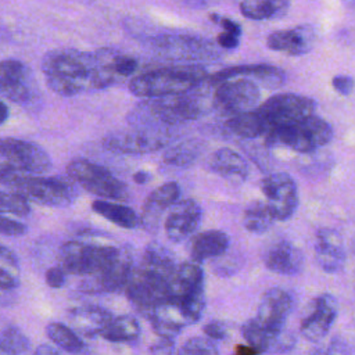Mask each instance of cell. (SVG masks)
Masks as SVG:
<instances>
[{"label":"cell","mask_w":355,"mask_h":355,"mask_svg":"<svg viewBox=\"0 0 355 355\" xmlns=\"http://www.w3.org/2000/svg\"><path fill=\"white\" fill-rule=\"evenodd\" d=\"M176 355H219V349L214 340L198 336L189 338Z\"/></svg>","instance_id":"obj_39"},{"label":"cell","mask_w":355,"mask_h":355,"mask_svg":"<svg viewBox=\"0 0 355 355\" xmlns=\"http://www.w3.org/2000/svg\"><path fill=\"white\" fill-rule=\"evenodd\" d=\"M150 173L148 172H146V171H137L135 175H133V180L136 182V183H139V184H144V183H147L148 180H150Z\"/></svg>","instance_id":"obj_50"},{"label":"cell","mask_w":355,"mask_h":355,"mask_svg":"<svg viewBox=\"0 0 355 355\" xmlns=\"http://www.w3.org/2000/svg\"><path fill=\"white\" fill-rule=\"evenodd\" d=\"M208 79L201 65H176L153 69L136 75L129 82V90L137 97L161 98L191 92Z\"/></svg>","instance_id":"obj_2"},{"label":"cell","mask_w":355,"mask_h":355,"mask_svg":"<svg viewBox=\"0 0 355 355\" xmlns=\"http://www.w3.org/2000/svg\"><path fill=\"white\" fill-rule=\"evenodd\" d=\"M275 216L265 201L255 200L247 205L243 215L244 227L255 234L268 232L275 223Z\"/></svg>","instance_id":"obj_33"},{"label":"cell","mask_w":355,"mask_h":355,"mask_svg":"<svg viewBox=\"0 0 355 355\" xmlns=\"http://www.w3.org/2000/svg\"><path fill=\"white\" fill-rule=\"evenodd\" d=\"M35 80L31 69L19 60L0 61V94L17 104H28L35 96Z\"/></svg>","instance_id":"obj_15"},{"label":"cell","mask_w":355,"mask_h":355,"mask_svg":"<svg viewBox=\"0 0 355 355\" xmlns=\"http://www.w3.org/2000/svg\"><path fill=\"white\" fill-rule=\"evenodd\" d=\"M8 114H10V111H8V107L6 105V103L0 101V125H1V123H4V122L7 121V118H8Z\"/></svg>","instance_id":"obj_51"},{"label":"cell","mask_w":355,"mask_h":355,"mask_svg":"<svg viewBox=\"0 0 355 355\" xmlns=\"http://www.w3.org/2000/svg\"><path fill=\"white\" fill-rule=\"evenodd\" d=\"M141 263L158 270L166 276H172L175 269H176V261L173 254L164 245L158 244V243H150L143 252L141 257Z\"/></svg>","instance_id":"obj_35"},{"label":"cell","mask_w":355,"mask_h":355,"mask_svg":"<svg viewBox=\"0 0 355 355\" xmlns=\"http://www.w3.org/2000/svg\"><path fill=\"white\" fill-rule=\"evenodd\" d=\"M0 355H15V354L11 352V351H8L6 347H3V345L0 344Z\"/></svg>","instance_id":"obj_53"},{"label":"cell","mask_w":355,"mask_h":355,"mask_svg":"<svg viewBox=\"0 0 355 355\" xmlns=\"http://www.w3.org/2000/svg\"><path fill=\"white\" fill-rule=\"evenodd\" d=\"M100 336L111 343L135 341L140 336V324L133 316L121 315L112 318Z\"/></svg>","instance_id":"obj_32"},{"label":"cell","mask_w":355,"mask_h":355,"mask_svg":"<svg viewBox=\"0 0 355 355\" xmlns=\"http://www.w3.org/2000/svg\"><path fill=\"white\" fill-rule=\"evenodd\" d=\"M258 354L259 352L254 347H251L248 344L239 345V347H236V351H234V355H258Z\"/></svg>","instance_id":"obj_49"},{"label":"cell","mask_w":355,"mask_h":355,"mask_svg":"<svg viewBox=\"0 0 355 355\" xmlns=\"http://www.w3.org/2000/svg\"><path fill=\"white\" fill-rule=\"evenodd\" d=\"M175 343L173 338L159 337L150 348L151 355H173Z\"/></svg>","instance_id":"obj_44"},{"label":"cell","mask_w":355,"mask_h":355,"mask_svg":"<svg viewBox=\"0 0 355 355\" xmlns=\"http://www.w3.org/2000/svg\"><path fill=\"white\" fill-rule=\"evenodd\" d=\"M259 87L250 79L236 78L216 85L212 105L220 114L234 116L258 108Z\"/></svg>","instance_id":"obj_11"},{"label":"cell","mask_w":355,"mask_h":355,"mask_svg":"<svg viewBox=\"0 0 355 355\" xmlns=\"http://www.w3.org/2000/svg\"><path fill=\"white\" fill-rule=\"evenodd\" d=\"M196 151L197 150L193 143H180L168 150L164 155V159L168 164L183 166L196 158Z\"/></svg>","instance_id":"obj_40"},{"label":"cell","mask_w":355,"mask_h":355,"mask_svg":"<svg viewBox=\"0 0 355 355\" xmlns=\"http://www.w3.org/2000/svg\"><path fill=\"white\" fill-rule=\"evenodd\" d=\"M218 44L222 47V49H226V50H233L239 46V42H240V35L237 33H233V32H227V31H223L222 33L218 35V39H216Z\"/></svg>","instance_id":"obj_46"},{"label":"cell","mask_w":355,"mask_h":355,"mask_svg":"<svg viewBox=\"0 0 355 355\" xmlns=\"http://www.w3.org/2000/svg\"><path fill=\"white\" fill-rule=\"evenodd\" d=\"M236 78H244L250 79L254 83H261L265 87H277L282 86L286 80V76L282 69L268 65V64H251V65H236L230 68H225L215 75H212L209 79V83L219 85L229 79Z\"/></svg>","instance_id":"obj_21"},{"label":"cell","mask_w":355,"mask_h":355,"mask_svg":"<svg viewBox=\"0 0 355 355\" xmlns=\"http://www.w3.org/2000/svg\"><path fill=\"white\" fill-rule=\"evenodd\" d=\"M215 21H218L220 24V26L223 28V31H227V32H233V33H237L241 36V28L237 22H234L233 19L230 18H214Z\"/></svg>","instance_id":"obj_47"},{"label":"cell","mask_w":355,"mask_h":355,"mask_svg":"<svg viewBox=\"0 0 355 355\" xmlns=\"http://www.w3.org/2000/svg\"><path fill=\"white\" fill-rule=\"evenodd\" d=\"M135 269L133 254L129 247H121L110 263L93 275L83 284L85 291L90 293H115L123 290Z\"/></svg>","instance_id":"obj_14"},{"label":"cell","mask_w":355,"mask_h":355,"mask_svg":"<svg viewBox=\"0 0 355 355\" xmlns=\"http://www.w3.org/2000/svg\"><path fill=\"white\" fill-rule=\"evenodd\" d=\"M119 248L114 245H101L86 241H67L60 248V266L78 276H93L103 270L118 254Z\"/></svg>","instance_id":"obj_7"},{"label":"cell","mask_w":355,"mask_h":355,"mask_svg":"<svg viewBox=\"0 0 355 355\" xmlns=\"http://www.w3.org/2000/svg\"><path fill=\"white\" fill-rule=\"evenodd\" d=\"M26 232V226L22 222L7 218L0 214V234L4 236H22Z\"/></svg>","instance_id":"obj_41"},{"label":"cell","mask_w":355,"mask_h":355,"mask_svg":"<svg viewBox=\"0 0 355 355\" xmlns=\"http://www.w3.org/2000/svg\"><path fill=\"white\" fill-rule=\"evenodd\" d=\"M180 187L176 182H168L154 189L143 204L140 215V226L150 233L158 230L159 220L168 208L179 201Z\"/></svg>","instance_id":"obj_19"},{"label":"cell","mask_w":355,"mask_h":355,"mask_svg":"<svg viewBox=\"0 0 355 355\" xmlns=\"http://www.w3.org/2000/svg\"><path fill=\"white\" fill-rule=\"evenodd\" d=\"M211 169L233 182H243L248 176L247 161L230 148H219L209 158Z\"/></svg>","instance_id":"obj_28"},{"label":"cell","mask_w":355,"mask_h":355,"mask_svg":"<svg viewBox=\"0 0 355 355\" xmlns=\"http://www.w3.org/2000/svg\"><path fill=\"white\" fill-rule=\"evenodd\" d=\"M46 334L54 344H57L61 349L69 354H83L86 349L83 341L79 338L76 331L64 323H49L46 326Z\"/></svg>","instance_id":"obj_34"},{"label":"cell","mask_w":355,"mask_h":355,"mask_svg":"<svg viewBox=\"0 0 355 355\" xmlns=\"http://www.w3.org/2000/svg\"><path fill=\"white\" fill-rule=\"evenodd\" d=\"M331 85H333L336 92H338L343 96H348L352 92V89H354L355 82L348 75H337V76L333 78Z\"/></svg>","instance_id":"obj_45"},{"label":"cell","mask_w":355,"mask_h":355,"mask_svg":"<svg viewBox=\"0 0 355 355\" xmlns=\"http://www.w3.org/2000/svg\"><path fill=\"white\" fill-rule=\"evenodd\" d=\"M196 90V89H194ZM161 97L148 98L130 112L129 122L135 126H175L201 116L205 111L204 101L193 92Z\"/></svg>","instance_id":"obj_3"},{"label":"cell","mask_w":355,"mask_h":355,"mask_svg":"<svg viewBox=\"0 0 355 355\" xmlns=\"http://www.w3.org/2000/svg\"><path fill=\"white\" fill-rule=\"evenodd\" d=\"M315 42V31L311 26H295L291 29H280L272 32L266 44L275 51L288 55H301L312 49Z\"/></svg>","instance_id":"obj_24"},{"label":"cell","mask_w":355,"mask_h":355,"mask_svg":"<svg viewBox=\"0 0 355 355\" xmlns=\"http://www.w3.org/2000/svg\"><path fill=\"white\" fill-rule=\"evenodd\" d=\"M0 183L28 201L46 207H67L76 197V189L67 179L21 173L4 166H0Z\"/></svg>","instance_id":"obj_4"},{"label":"cell","mask_w":355,"mask_h":355,"mask_svg":"<svg viewBox=\"0 0 355 355\" xmlns=\"http://www.w3.org/2000/svg\"><path fill=\"white\" fill-rule=\"evenodd\" d=\"M226 128L233 135L243 139H254L258 136H265L268 132V125L257 110L230 116L226 121Z\"/></svg>","instance_id":"obj_31"},{"label":"cell","mask_w":355,"mask_h":355,"mask_svg":"<svg viewBox=\"0 0 355 355\" xmlns=\"http://www.w3.org/2000/svg\"><path fill=\"white\" fill-rule=\"evenodd\" d=\"M337 301L331 294H320L312 301L309 313L302 319L300 326L301 336L311 341H320L329 333L337 316Z\"/></svg>","instance_id":"obj_17"},{"label":"cell","mask_w":355,"mask_h":355,"mask_svg":"<svg viewBox=\"0 0 355 355\" xmlns=\"http://www.w3.org/2000/svg\"><path fill=\"white\" fill-rule=\"evenodd\" d=\"M293 300L287 291L279 287L266 290L259 301L257 319L261 324L272 330H283L291 312Z\"/></svg>","instance_id":"obj_20"},{"label":"cell","mask_w":355,"mask_h":355,"mask_svg":"<svg viewBox=\"0 0 355 355\" xmlns=\"http://www.w3.org/2000/svg\"><path fill=\"white\" fill-rule=\"evenodd\" d=\"M47 86L60 96H75L94 90L93 53L76 49H54L42 58Z\"/></svg>","instance_id":"obj_1"},{"label":"cell","mask_w":355,"mask_h":355,"mask_svg":"<svg viewBox=\"0 0 355 355\" xmlns=\"http://www.w3.org/2000/svg\"><path fill=\"white\" fill-rule=\"evenodd\" d=\"M46 283L53 288H60L65 284V270L61 266H54L46 272Z\"/></svg>","instance_id":"obj_43"},{"label":"cell","mask_w":355,"mask_h":355,"mask_svg":"<svg viewBox=\"0 0 355 355\" xmlns=\"http://www.w3.org/2000/svg\"><path fill=\"white\" fill-rule=\"evenodd\" d=\"M261 190L276 220L290 219L298 207V190L293 178L284 172L268 175L261 182Z\"/></svg>","instance_id":"obj_12"},{"label":"cell","mask_w":355,"mask_h":355,"mask_svg":"<svg viewBox=\"0 0 355 355\" xmlns=\"http://www.w3.org/2000/svg\"><path fill=\"white\" fill-rule=\"evenodd\" d=\"M0 166L29 175H42L51 168V158L40 146L15 137H0Z\"/></svg>","instance_id":"obj_9"},{"label":"cell","mask_w":355,"mask_h":355,"mask_svg":"<svg viewBox=\"0 0 355 355\" xmlns=\"http://www.w3.org/2000/svg\"><path fill=\"white\" fill-rule=\"evenodd\" d=\"M33 355H60L58 351L55 348H53L51 345H47V344H43V345H39Z\"/></svg>","instance_id":"obj_48"},{"label":"cell","mask_w":355,"mask_h":355,"mask_svg":"<svg viewBox=\"0 0 355 355\" xmlns=\"http://www.w3.org/2000/svg\"><path fill=\"white\" fill-rule=\"evenodd\" d=\"M31 205L26 198L14 193L0 190V214H12L15 216H26Z\"/></svg>","instance_id":"obj_38"},{"label":"cell","mask_w":355,"mask_h":355,"mask_svg":"<svg viewBox=\"0 0 355 355\" xmlns=\"http://www.w3.org/2000/svg\"><path fill=\"white\" fill-rule=\"evenodd\" d=\"M266 269L279 275H297L304 266V255L294 244L287 240H276L268 244L262 252Z\"/></svg>","instance_id":"obj_22"},{"label":"cell","mask_w":355,"mask_h":355,"mask_svg":"<svg viewBox=\"0 0 355 355\" xmlns=\"http://www.w3.org/2000/svg\"><path fill=\"white\" fill-rule=\"evenodd\" d=\"M201 216L202 211L196 200L186 198L178 201L175 205H172L164 222L166 237L173 243L186 240L197 230Z\"/></svg>","instance_id":"obj_18"},{"label":"cell","mask_w":355,"mask_h":355,"mask_svg":"<svg viewBox=\"0 0 355 355\" xmlns=\"http://www.w3.org/2000/svg\"><path fill=\"white\" fill-rule=\"evenodd\" d=\"M315 101L306 96L282 93L269 97L258 105L257 111L266 122L269 130L273 128L295 125L315 115Z\"/></svg>","instance_id":"obj_8"},{"label":"cell","mask_w":355,"mask_h":355,"mask_svg":"<svg viewBox=\"0 0 355 355\" xmlns=\"http://www.w3.org/2000/svg\"><path fill=\"white\" fill-rule=\"evenodd\" d=\"M290 0H241L240 11L248 19H276L286 15Z\"/></svg>","instance_id":"obj_30"},{"label":"cell","mask_w":355,"mask_h":355,"mask_svg":"<svg viewBox=\"0 0 355 355\" xmlns=\"http://www.w3.org/2000/svg\"><path fill=\"white\" fill-rule=\"evenodd\" d=\"M0 344L15 355L25 354L29 349V338L15 326H7L0 331Z\"/></svg>","instance_id":"obj_37"},{"label":"cell","mask_w":355,"mask_h":355,"mask_svg":"<svg viewBox=\"0 0 355 355\" xmlns=\"http://www.w3.org/2000/svg\"><path fill=\"white\" fill-rule=\"evenodd\" d=\"M202 331L205 337L216 341V340H223L227 336V327L223 322L220 320H211L202 327Z\"/></svg>","instance_id":"obj_42"},{"label":"cell","mask_w":355,"mask_h":355,"mask_svg":"<svg viewBox=\"0 0 355 355\" xmlns=\"http://www.w3.org/2000/svg\"><path fill=\"white\" fill-rule=\"evenodd\" d=\"M241 336L247 341L248 345L254 347L259 354H280L290 351L294 344L295 338L290 331L283 330H272L265 327L258 322L257 318L248 319L241 326Z\"/></svg>","instance_id":"obj_16"},{"label":"cell","mask_w":355,"mask_h":355,"mask_svg":"<svg viewBox=\"0 0 355 355\" xmlns=\"http://www.w3.org/2000/svg\"><path fill=\"white\" fill-rule=\"evenodd\" d=\"M19 284V263L17 255L0 244V288L12 290Z\"/></svg>","instance_id":"obj_36"},{"label":"cell","mask_w":355,"mask_h":355,"mask_svg":"<svg viewBox=\"0 0 355 355\" xmlns=\"http://www.w3.org/2000/svg\"><path fill=\"white\" fill-rule=\"evenodd\" d=\"M204 290V270L197 262H183L176 266L169 279V298L183 300Z\"/></svg>","instance_id":"obj_25"},{"label":"cell","mask_w":355,"mask_h":355,"mask_svg":"<svg viewBox=\"0 0 355 355\" xmlns=\"http://www.w3.org/2000/svg\"><path fill=\"white\" fill-rule=\"evenodd\" d=\"M68 176L89 193L101 200H126L129 190L126 184L114 176L107 168L85 158H76L67 165Z\"/></svg>","instance_id":"obj_6"},{"label":"cell","mask_w":355,"mask_h":355,"mask_svg":"<svg viewBox=\"0 0 355 355\" xmlns=\"http://www.w3.org/2000/svg\"><path fill=\"white\" fill-rule=\"evenodd\" d=\"M112 318L114 316L107 309L92 305L73 308L68 313V319L71 323L69 327L87 337L101 334Z\"/></svg>","instance_id":"obj_26"},{"label":"cell","mask_w":355,"mask_h":355,"mask_svg":"<svg viewBox=\"0 0 355 355\" xmlns=\"http://www.w3.org/2000/svg\"><path fill=\"white\" fill-rule=\"evenodd\" d=\"M6 291H7V290H3V288H0V305H4V304H7V300H8V297H7Z\"/></svg>","instance_id":"obj_52"},{"label":"cell","mask_w":355,"mask_h":355,"mask_svg":"<svg viewBox=\"0 0 355 355\" xmlns=\"http://www.w3.org/2000/svg\"><path fill=\"white\" fill-rule=\"evenodd\" d=\"M229 236L222 230H205L194 236L190 244V257L193 262L222 257L229 248Z\"/></svg>","instance_id":"obj_27"},{"label":"cell","mask_w":355,"mask_h":355,"mask_svg":"<svg viewBox=\"0 0 355 355\" xmlns=\"http://www.w3.org/2000/svg\"><path fill=\"white\" fill-rule=\"evenodd\" d=\"M92 209L111 223L123 229H135L140 225V216L130 207L118 204L116 201L96 200L92 202Z\"/></svg>","instance_id":"obj_29"},{"label":"cell","mask_w":355,"mask_h":355,"mask_svg":"<svg viewBox=\"0 0 355 355\" xmlns=\"http://www.w3.org/2000/svg\"><path fill=\"white\" fill-rule=\"evenodd\" d=\"M315 261L327 273H337L343 269L345 250L343 239L336 230L327 227L318 230L315 237Z\"/></svg>","instance_id":"obj_23"},{"label":"cell","mask_w":355,"mask_h":355,"mask_svg":"<svg viewBox=\"0 0 355 355\" xmlns=\"http://www.w3.org/2000/svg\"><path fill=\"white\" fill-rule=\"evenodd\" d=\"M265 137L270 144L287 146L297 153H311L330 143L333 129L324 119L312 115L291 126L269 129Z\"/></svg>","instance_id":"obj_5"},{"label":"cell","mask_w":355,"mask_h":355,"mask_svg":"<svg viewBox=\"0 0 355 355\" xmlns=\"http://www.w3.org/2000/svg\"><path fill=\"white\" fill-rule=\"evenodd\" d=\"M171 133L148 126H135L126 130H115L103 139V146L118 154H146L166 147Z\"/></svg>","instance_id":"obj_10"},{"label":"cell","mask_w":355,"mask_h":355,"mask_svg":"<svg viewBox=\"0 0 355 355\" xmlns=\"http://www.w3.org/2000/svg\"><path fill=\"white\" fill-rule=\"evenodd\" d=\"M94 60V90L114 86L132 76L139 62L132 55L112 49H100L93 51Z\"/></svg>","instance_id":"obj_13"}]
</instances>
